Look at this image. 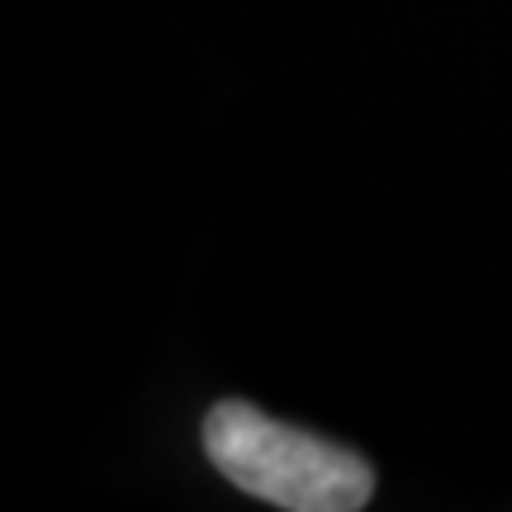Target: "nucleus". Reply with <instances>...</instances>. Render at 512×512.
Here are the masks:
<instances>
[{
    "label": "nucleus",
    "instance_id": "1",
    "mask_svg": "<svg viewBox=\"0 0 512 512\" xmlns=\"http://www.w3.org/2000/svg\"><path fill=\"white\" fill-rule=\"evenodd\" d=\"M204 451L242 494L290 512H356L375 489V475L356 451L266 418L242 399L209 408Z\"/></svg>",
    "mask_w": 512,
    "mask_h": 512
}]
</instances>
